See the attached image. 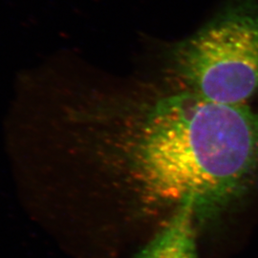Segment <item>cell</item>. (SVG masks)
I'll return each instance as SVG.
<instances>
[{
    "mask_svg": "<svg viewBox=\"0 0 258 258\" xmlns=\"http://www.w3.org/2000/svg\"><path fill=\"white\" fill-rule=\"evenodd\" d=\"M111 117L107 150L149 205L191 201L206 218L258 178V111L168 84L127 97Z\"/></svg>",
    "mask_w": 258,
    "mask_h": 258,
    "instance_id": "6da1fadb",
    "label": "cell"
},
{
    "mask_svg": "<svg viewBox=\"0 0 258 258\" xmlns=\"http://www.w3.org/2000/svg\"><path fill=\"white\" fill-rule=\"evenodd\" d=\"M168 84L212 102L247 105L258 96V3L235 0L165 55Z\"/></svg>",
    "mask_w": 258,
    "mask_h": 258,
    "instance_id": "7a4b0ae2",
    "label": "cell"
},
{
    "mask_svg": "<svg viewBox=\"0 0 258 258\" xmlns=\"http://www.w3.org/2000/svg\"><path fill=\"white\" fill-rule=\"evenodd\" d=\"M191 201L178 205L164 229L157 233L135 258H197Z\"/></svg>",
    "mask_w": 258,
    "mask_h": 258,
    "instance_id": "3957f363",
    "label": "cell"
}]
</instances>
